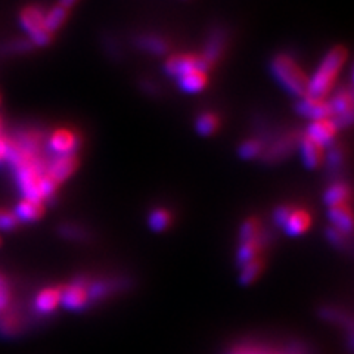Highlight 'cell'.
<instances>
[{"mask_svg":"<svg viewBox=\"0 0 354 354\" xmlns=\"http://www.w3.org/2000/svg\"><path fill=\"white\" fill-rule=\"evenodd\" d=\"M347 58L348 52L344 46H337L329 50L312 79H308L307 96L325 99L334 87L339 70L344 66Z\"/></svg>","mask_w":354,"mask_h":354,"instance_id":"cell-1","label":"cell"},{"mask_svg":"<svg viewBox=\"0 0 354 354\" xmlns=\"http://www.w3.org/2000/svg\"><path fill=\"white\" fill-rule=\"evenodd\" d=\"M272 73L288 92L304 97L308 91V77L291 57L285 53L276 55L272 61Z\"/></svg>","mask_w":354,"mask_h":354,"instance_id":"cell-2","label":"cell"},{"mask_svg":"<svg viewBox=\"0 0 354 354\" xmlns=\"http://www.w3.org/2000/svg\"><path fill=\"white\" fill-rule=\"evenodd\" d=\"M12 169L15 183L22 198L35 199V201L43 203L40 195V186L44 174H46L48 165H43V161L39 157H35L15 165Z\"/></svg>","mask_w":354,"mask_h":354,"instance_id":"cell-3","label":"cell"},{"mask_svg":"<svg viewBox=\"0 0 354 354\" xmlns=\"http://www.w3.org/2000/svg\"><path fill=\"white\" fill-rule=\"evenodd\" d=\"M19 24L22 30L30 36L28 40L35 46L43 48L50 43L52 32H49L46 26H44V12L39 6H27L22 9L19 15Z\"/></svg>","mask_w":354,"mask_h":354,"instance_id":"cell-4","label":"cell"},{"mask_svg":"<svg viewBox=\"0 0 354 354\" xmlns=\"http://www.w3.org/2000/svg\"><path fill=\"white\" fill-rule=\"evenodd\" d=\"M91 282L84 279H77L61 288V306L71 312H80L88 304L93 303L91 295Z\"/></svg>","mask_w":354,"mask_h":354,"instance_id":"cell-5","label":"cell"},{"mask_svg":"<svg viewBox=\"0 0 354 354\" xmlns=\"http://www.w3.org/2000/svg\"><path fill=\"white\" fill-rule=\"evenodd\" d=\"M165 71H167L169 75L176 77L179 79L180 75H183L187 71L192 70H203L207 71L208 68H212L203 55H189V53H182V55H174V57L169 58V61L165 62Z\"/></svg>","mask_w":354,"mask_h":354,"instance_id":"cell-6","label":"cell"},{"mask_svg":"<svg viewBox=\"0 0 354 354\" xmlns=\"http://www.w3.org/2000/svg\"><path fill=\"white\" fill-rule=\"evenodd\" d=\"M330 111L332 120L337 127H348L353 123V95L350 91L341 88L339 92L330 99Z\"/></svg>","mask_w":354,"mask_h":354,"instance_id":"cell-7","label":"cell"},{"mask_svg":"<svg viewBox=\"0 0 354 354\" xmlns=\"http://www.w3.org/2000/svg\"><path fill=\"white\" fill-rule=\"evenodd\" d=\"M79 145H80L79 136L68 129H59L55 133H52L48 142L49 151L57 155V157L74 155V152L79 149Z\"/></svg>","mask_w":354,"mask_h":354,"instance_id":"cell-8","label":"cell"},{"mask_svg":"<svg viewBox=\"0 0 354 354\" xmlns=\"http://www.w3.org/2000/svg\"><path fill=\"white\" fill-rule=\"evenodd\" d=\"M295 109H297L298 114L308 118V120H312V121L332 117L330 105H329L328 101H325V99H316V97L304 96L297 102Z\"/></svg>","mask_w":354,"mask_h":354,"instance_id":"cell-9","label":"cell"},{"mask_svg":"<svg viewBox=\"0 0 354 354\" xmlns=\"http://www.w3.org/2000/svg\"><path fill=\"white\" fill-rule=\"evenodd\" d=\"M77 169H79V160L75 155H64V157H57L50 162L46 173L55 183L59 185L70 179Z\"/></svg>","mask_w":354,"mask_h":354,"instance_id":"cell-10","label":"cell"},{"mask_svg":"<svg viewBox=\"0 0 354 354\" xmlns=\"http://www.w3.org/2000/svg\"><path fill=\"white\" fill-rule=\"evenodd\" d=\"M338 127L334 123L332 118H324V120H316L310 123L307 129V136L310 139H313L315 142L320 143L322 147L330 145L332 140L337 136Z\"/></svg>","mask_w":354,"mask_h":354,"instance_id":"cell-11","label":"cell"},{"mask_svg":"<svg viewBox=\"0 0 354 354\" xmlns=\"http://www.w3.org/2000/svg\"><path fill=\"white\" fill-rule=\"evenodd\" d=\"M61 306V288L46 286L35 298V308L40 315H50Z\"/></svg>","mask_w":354,"mask_h":354,"instance_id":"cell-12","label":"cell"},{"mask_svg":"<svg viewBox=\"0 0 354 354\" xmlns=\"http://www.w3.org/2000/svg\"><path fill=\"white\" fill-rule=\"evenodd\" d=\"M301 157H303V162L307 169L315 170L319 169L320 165L324 164L325 161V147L320 145V143L315 142L313 139H310L308 136L303 138L301 140Z\"/></svg>","mask_w":354,"mask_h":354,"instance_id":"cell-13","label":"cell"},{"mask_svg":"<svg viewBox=\"0 0 354 354\" xmlns=\"http://www.w3.org/2000/svg\"><path fill=\"white\" fill-rule=\"evenodd\" d=\"M12 213L18 223H32V221H37L43 217L44 205L40 201H35V199L22 198L15 205Z\"/></svg>","mask_w":354,"mask_h":354,"instance_id":"cell-14","label":"cell"},{"mask_svg":"<svg viewBox=\"0 0 354 354\" xmlns=\"http://www.w3.org/2000/svg\"><path fill=\"white\" fill-rule=\"evenodd\" d=\"M328 217L330 220L332 226L342 230V232H346V234H351V230H353V214H351V208H350L348 203L329 207Z\"/></svg>","mask_w":354,"mask_h":354,"instance_id":"cell-15","label":"cell"},{"mask_svg":"<svg viewBox=\"0 0 354 354\" xmlns=\"http://www.w3.org/2000/svg\"><path fill=\"white\" fill-rule=\"evenodd\" d=\"M312 226V217L304 209H295L291 213L290 218L286 220L283 226L285 232L290 236H300L310 229Z\"/></svg>","mask_w":354,"mask_h":354,"instance_id":"cell-16","label":"cell"},{"mask_svg":"<svg viewBox=\"0 0 354 354\" xmlns=\"http://www.w3.org/2000/svg\"><path fill=\"white\" fill-rule=\"evenodd\" d=\"M177 80H179V86L182 91H185L186 93H198L205 88L208 83V77L207 73L203 70H192L180 75Z\"/></svg>","mask_w":354,"mask_h":354,"instance_id":"cell-17","label":"cell"},{"mask_svg":"<svg viewBox=\"0 0 354 354\" xmlns=\"http://www.w3.org/2000/svg\"><path fill=\"white\" fill-rule=\"evenodd\" d=\"M297 142H300V139H298L297 135H290L285 139L276 142L273 148H270L268 151V153H266L264 160L268 162H278V161L283 160L286 155H290L294 151V148L297 147Z\"/></svg>","mask_w":354,"mask_h":354,"instance_id":"cell-18","label":"cell"},{"mask_svg":"<svg viewBox=\"0 0 354 354\" xmlns=\"http://www.w3.org/2000/svg\"><path fill=\"white\" fill-rule=\"evenodd\" d=\"M351 196V191L350 187L342 183V182H337L334 185H330L328 189L324 194V203L328 207H334L338 204H344L348 203V199Z\"/></svg>","mask_w":354,"mask_h":354,"instance_id":"cell-19","label":"cell"},{"mask_svg":"<svg viewBox=\"0 0 354 354\" xmlns=\"http://www.w3.org/2000/svg\"><path fill=\"white\" fill-rule=\"evenodd\" d=\"M223 48H225V37H223V32L216 31L214 35L209 37L205 50L203 53L204 59L213 66V64L221 57V53H223Z\"/></svg>","mask_w":354,"mask_h":354,"instance_id":"cell-20","label":"cell"},{"mask_svg":"<svg viewBox=\"0 0 354 354\" xmlns=\"http://www.w3.org/2000/svg\"><path fill=\"white\" fill-rule=\"evenodd\" d=\"M263 247L261 238L259 239H252L247 242H241L238 254H236V260L239 266H243L245 263L260 257V251Z\"/></svg>","mask_w":354,"mask_h":354,"instance_id":"cell-21","label":"cell"},{"mask_svg":"<svg viewBox=\"0 0 354 354\" xmlns=\"http://www.w3.org/2000/svg\"><path fill=\"white\" fill-rule=\"evenodd\" d=\"M241 268H242L241 274H239L241 283L250 285V283L256 282L260 278V274L264 269V261H263L261 257H257V259H254V260L245 263L243 266H241Z\"/></svg>","mask_w":354,"mask_h":354,"instance_id":"cell-22","label":"cell"},{"mask_svg":"<svg viewBox=\"0 0 354 354\" xmlns=\"http://www.w3.org/2000/svg\"><path fill=\"white\" fill-rule=\"evenodd\" d=\"M68 18V9L62 5L53 6L48 14H44V26L49 32H55L62 27L64 22Z\"/></svg>","mask_w":354,"mask_h":354,"instance_id":"cell-23","label":"cell"},{"mask_svg":"<svg viewBox=\"0 0 354 354\" xmlns=\"http://www.w3.org/2000/svg\"><path fill=\"white\" fill-rule=\"evenodd\" d=\"M261 238V223L257 217H250L243 221L239 229V241L247 242Z\"/></svg>","mask_w":354,"mask_h":354,"instance_id":"cell-24","label":"cell"},{"mask_svg":"<svg viewBox=\"0 0 354 354\" xmlns=\"http://www.w3.org/2000/svg\"><path fill=\"white\" fill-rule=\"evenodd\" d=\"M148 225L155 232H164L165 229H169V226L171 225V216H170L167 209L157 208L149 214Z\"/></svg>","mask_w":354,"mask_h":354,"instance_id":"cell-25","label":"cell"},{"mask_svg":"<svg viewBox=\"0 0 354 354\" xmlns=\"http://www.w3.org/2000/svg\"><path fill=\"white\" fill-rule=\"evenodd\" d=\"M195 126H196V131L199 133V135L209 136L217 130L218 118H217V115H214L212 113H205V114H201L198 117Z\"/></svg>","mask_w":354,"mask_h":354,"instance_id":"cell-26","label":"cell"},{"mask_svg":"<svg viewBox=\"0 0 354 354\" xmlns=\"http://www.w3.org/2000/svg\"><path fill=\"white\" fill-rule=\"evenodd\" d=\"M138 44L149 53H155V55H164L165 52L169 50L167 43H165L162 39L155 37V36H147V37H140L138 40Z\"/></svg>","mask_w":354,"mask_h":354,"instance_id":"cell-27","label":"cell"},{"mask_svg":"<svg viewBox=\"0 0 354 354\" xmlns=\"http://www.w3.org/2000/svg\"><path fill=\"white\" fill-rule=\"evenodd\" d=\"M238 152H239V157L243 158V160H254V158H257V157H260V155H261L263 145L256 139L245 140L239 147Z\"/></svg>","mask_w":354,"mask_h":354,"instance_id":"cell-28","label":"cell"},{"mask_svg":"<svg viewBox=\"0 0 354 354\" xmlns=\"http://www.w3.org/2000/svg\"><path fill=\"white\" fill-rule=\"evenodd\" d=\"M326 239L330 242V245H334L337 248H347L348 242H350V234H346L334 226H329L325 230Z\"/></svg>","mask_w":354,"mask_h":354,"instance_id":"cell-29","label":"cell"},{"mask_svg":"<svg viewBox=\"0 0 354 354\" xmlns=\"http://www.w3.org/2000/svg\"><path fill=\"white\" fill-rule=\"evenodd\" d=\"M10 300H12V291H10L9 282L0 274V313H3L9 307Z\"/></svg>","mask_w":354,"mask_h":354,"instance_id":"cell-30","label":"cell"},{"mask_svg":"<svg viewBox=\"0 0 354 354\" xmlns=\"http://www.w3.org/2000/svg\"><path fill=\"white\" fill-rule=\"evenodd\" d=\"M18 220L15 218L14 213L9 209H0V232H10L17 229Z\"/></svg>","mask_w":354,"mask_h":354,"instance_id":"cell-31","label":"cell"},{"mask_svg":"<svg viewBox=\"0 0 354 354\" xmlns=\"http://www.w3.org/2000/svg\"><path fill=\"white\" fill-rule=\"evenodd\" d=\"M292 212H294V208L291 205H281V207H278V208L274 209V213H273L274 223L278 225V226H281V227H283L285 223H286V220L290 218Z\"/></svg>","mask_w":354,"mask_h":354,"instance_id":"cell-32","label":"cell"},{"mask_svg":"<svg viewBox=\"0 0 354 354\" xmlns=\"http://www.w3.org/2000/svg\"><path fill=\"white\" fill-rule=\"evenodd\" d=\"M32 48H35V44H32L30 40H22V39L14 40L8 44V49L14 53H24L31 50Z\"/></svg>","mask_w":354,"mask_h":354,"instance_id":"cell-33","label":"cell"},{"mask_svg":"<svg viewBox=\"0 0 354 354\" xmlns=\"http://www.w3.org/2000/svg\"><path fill=\"white\" fill-rule=\"evenodd\" d=\"M325 158L328 160L329 165H332V167H337V165H339L342 162V152L338 147H332L329 153L325 155Z\"/></svg>","mask_w":354,"mask_h":354,"instance_id":"cell-34","label":"cell"},{"mask_svg":"<svg viewBox=\"0 0 354 354\" xmlns=\"http://www.w3.org/2000/svg\"><path fill=\"white\" fill-rule=\"evenodd\" d=\"M232 354H270L264 350H259V348H252V347H243V348H238Z\"/></svg>","mask_w":354,"mask_h":354,"instance_id":"cell-35","label":"cell"},{"mask_svg":"<svg viewBox=\"0 0 354 354\" xmlns=\"http://www.w3.org/2000/svg\"><path fill=\"white\" fill-rule=\"evenodd\" d=\"M6 145H8V140L0 138V162L5 161V157H6Z\"/></svg>","mask_w":354,"mask_h":354,"instance_id":"cell-36","label":"cell"},{"mask_svg":"<svg viewBox=\"0 0 354 354\" xmlns=\"http://www.w3.org/2000/svg\"><path fill=\"white\" fill-rule=\"evenodd\" d=\"M77 2H79V0H59V5H62V6L66 8V9H70V8L74 6Z\"/></svg>","mask_w":354,"mask_h":354,"instance_id":"cell-37","label":"cell"},{"mask_svg":"<svg viewBox=\"0 0 354 354\" xmlns=\"http://www.w3.org/2000/svg\"><path fill=\"white\" fill-rule=\"evenodd\" d=\"M288 354H297V353H288Z\"/></svg>","mask_w":354,"mask_h":354,"instance_id":"cell-38","label":"cell"},{"mask_svg":"<svg viewBox=\"0 0 354 354\" xmlns=\"http://www.w3.org/2000/svg\"><path fill=\"white\" fill-rule=\"evenodd\" d=\"M0 138H2V135H0Z\"/></svg>","mask_w":354,"mask_h":354,"instance_id":"cell-39","label":"cell"},{"mask_svg":"<svg viewBox=\"0 0 354 354\" xmlns=\"http://www.w3.org/2000/svg\"><path fill=\"white\" fill-rule=\"evenodd\" d=\"M0 242H2V241H0Z\"/></svg>","mask_w":354,"mask_h":354,"instance_id":"cell-40","label":"cell"}]
</instances>
